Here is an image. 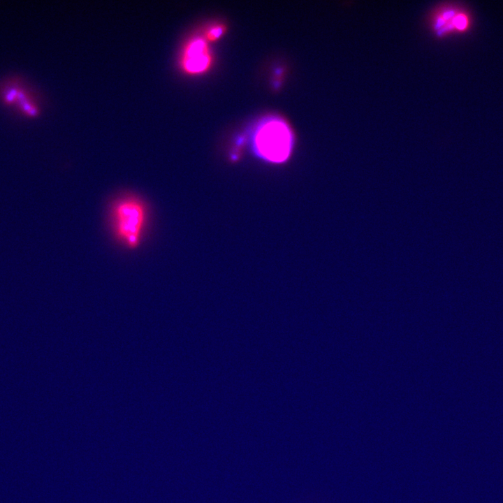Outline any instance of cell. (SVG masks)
Wrapping results in <instances>:
<instances>
[{"mask_svg":"<svg viewBox=\"0 0 503 503\" xmlns=\"http://www.w3.org/2000/svg\"><path fill=\"white\" fill-rule=\"evenodd\" d=\"M453 24L458 29H464L467 25V20L464 15H460L454 18Z\"/></svg>","mask_w":503,"mask_h":503,"instance_id":"8992f818","label":"cell"},{"mask_svg":"<svg viewBox=\"0 0 503 503\" xmlns=\"http://www.w3.org/2000/svg\"><path fill=\"white\" fill-rule=\"evenodd\" d=\"M0 100L23 115L33 117L38 108L28 85L22 78H10L0 85Z\"/></svg>","mask_w":503,"mask_h":503,"instance_id":"3957f363","label":"cell"},{"mask_svg":"<svg viewBox=\"0 0 503 503\" xmlns=\"http://www.w3.org/2000/svg\"><path fill=\"white\" fill-rule=\"evenodd\" d=\"M225 27L222 24H214L207 28L204 38L207 41L218 40L224 33Z\"/></svg>","mask_w":503,"mask_h":503,"instance_id":"5b68a950","label":"cell"},{"mask_svg":"<svg viewBox=\"0 0 503 503\" xmlns=\"http://www.w3.org/2000/svg\"><path fill=\"white\" fill-rule=\"evenodd\" d=\"M292 133L289 125L279 118H271L261 124L255 133L254 143L258 152L274 162L284 161L292 145Z\"/></svg>","mask_w":503,"mask_h":503,"instance_id":"7a4b0ae2","label":"cell"},{"mask_svg":"<svg viewBox=\"0 0 503 503\" xmlns=\"http://www.w3.org/2000/svg\"><path fill=\"white\" fill-rule=\"evenodd\" d=\"M212 62L208 42L204 37H195L187 43L181 59L182 67L186 73H205L210 68Z\"/></svg>","mask_w":503,"mask_h":503,"instance_id":"277c9868","label":"cell"},{"mask_svg":"<svg viewBox=\"0 0 503 503\" xmlns=\"http://www.w3.org/2000/svg\"><path fill=\"white\" fill-rule=\"evenodd\" d=\"M112 218L118 240L129 248L138 247L147 219L144 203L131 196L121 198L112 206Z\"/></svg>","mask_w":503,"mask_h":503,"instance_id":"6da1fadb","label":"cell"}]
</instances>
